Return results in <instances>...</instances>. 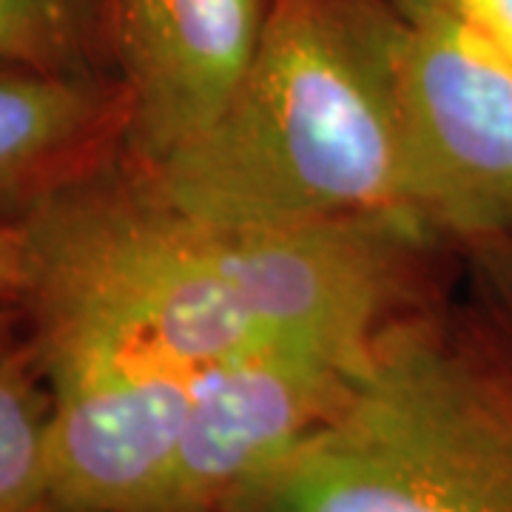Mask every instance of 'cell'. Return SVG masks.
Here are the masks:
<instances>
[{
  "instance_id": "cell-3",
  "label": "cell",
  "mask_w": 512,
  "mask_h": 512,
  "mask_svg": "<svg viewBox=\"0 0 512 512\" xmlns=\"http://www.w3.org/2000/svg\"><path fill=\"white\" fill-rule=\"evenodd\" d=\"M402 208L458 237L512 228V55L450 0H393Z\"/></svg>"
},
{
  "instance_id": "cell-7",
  "label": "cell",
  "mask_w": 512,
  "mask_h": 512,
  "mask_svg": "<svg viewBox=\"0 0 512 512\" xmlns=\"http://www.w3.org/2000/svg\"><path fill=\"white\" fill-rule=\"evenodd\" d=\"M126 126L120 77L0 63V228L106 168Z\"/></svg>"
},
{
  "instance_id": "cell-13",
  "label": "cell",
  "mask_w": 512,
  "mask_h": 512,
  "mask_svg": "<svg viewBox=\"0 0 512 512\" xmlns=\"http://www.w3.org/2000/svg\"><path fill=\"white\" fill-rule=\"evenodd\" d=\"M37 512H57V510H55V507H49V504H43V507H40Z\"/></svg>"
},
{
  "instance_id": "cell-12",
  "label": "cell",
  "mask_w": 512,
  "mask_h": 512,
  "mask_svg": "<svg viewBox=\"0 0 512 512\" xmlns=\"http://www.w3.org/2000/svg\"><path fill=\"white\" fill-rule=\"evenodd\" d=\"M15 305H20V302H6V299H0V339L9 336L6 325H9V319H12V308H15Z\"/></svg>"
},
{
  "instance_id": "cell-6",
  "label": "cell",
  "mask_w": 512,
  "mask_h": 512,
  "mask_svg": "<svg viewBox=\"0 0 512 512\" xmlns=\"http://www.w3.org/2000/svg\"><path fill=\"white\" fill-rule=\"evenodd\" d=\"M271 0H111L128 94L123 148L140 171L200 137L254 63Z\"/></svg>"
},
{
  "instance_id": "cell-10",
  "label": "cell",
  "mask_w": 512,
  "mask_h": 512,
  "mask_svg": "<svg viewBox=\"0 0 512 512\" xmlns=\"http://www.w3.org/2000/svg\"><path fill=\"white\" fill-rule=\"evenodd\" d=\"M29 282V254L26 237L15 228H0V299L20 302Z\"/></svg>"
},
{
  "instance_id": "cell-9",
  "label": "cell",
  "mask_w": 512,
  "mask_h": 512,
  "mask_svg": "<svg viewBox=\"0 0 512 512\" xmlns=\"http://www.w3.org/2000/svg\"><path fill=\"white\" fill-rule=\"evenodd\" d=\"M111 57V0H0V63L100 72Z\"/></svg>"
},
{
  "instance_id": "cell-5",
  "label": "cell",
  "mask_w": 512,
  "mask_h": 512,
  "mask_svg": "<svg viewBox=\"0 0 512 512\" xmlns=\"http://www.w3.org/2000/svg\"><path fill=\"white\" fill-rule=\"evenodd\" d=\"M373 342L279 336L200 370L157 512L231 510L345 404Z\"/></svg>"
},
{
  "instance_id": "cell-11",
  "label": "cell",
  "mask_w": 512,
  "mask_h": 512,
  "mask_svg": "<svg viewBox=\"0 0 512 512\" xmlns=\"http://www.w3.org/2000/svg\"><path fill=\"white\" fill-rule=\"evenodd\" d=\"M450 3L512 55V0H450Z\"/></svg>"
},
{
  "instance_id": "cell-8",
  "label": "cell",
  "mask_w": 512,
  "mask_h": 512,
  "mask_svg": "<svg viewBox=\"0 0 512 512\" xmlns=\"http://www.w3.org/2000/svg\"><path fill=\"white\" fill-rule=\"evenodd\" d=\"M52 393L29 342L0 339V512H37L49 493Z\"/></svg>"
},
{
  "instance_id": "cell-1",
  "label": "cell",
  "mask_w": 512,
  "mask_h": 512,
  "mask_svg": "<svg viewBox=\"0 0 512 512\" xmlns=\"http://www.w3.org/2000/svg\"><path fill=\"white\" fill-rule=\"evenodd\" d=\"M393 35V0H271L220 117L134 174L205 228L407 217Z\"/></svg>"
},
{
  "instance_id": "cell-4",
  "label": "cell",
  "mask_w": 512,
  "mask_h": 512,
  "mask_svg": "<svg viewBox=\"0 0 512 512\" xmlns=\"http://www.w3.org/2000/svg\"><path fill=\"white\" fill-rule=\"evenodd\" d=\"M52 393L49 493L57 512H157L200 370L35 328Z\"/></svg>"
},
{
  "instance_id": "cell-2",
  "label": "cell",
  "mask_w": 512,
  "mask_h": 512,
  "mask_svg": "<svg viewBox=\"0 0 512 512\" xmlns=\"http://www.w3.org/2000/svg\"><path fill=\"white\" fill-rule=\"evenodd\" d=\"M228 512H512V325L387 322L345 404Z\"/></svg>"
}]
</instances>
